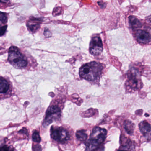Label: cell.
<instances>
[{
  "mask_svg": "<svg viewBox=\"0 0 151 151\" xmlns=\"http://www.w3.org/2000/svg\"><path fill=\"white\" fill-rule=\"evenodd\" d=\"M0 151H14L13 148L8 145L0 146Z\"/></svg>",
  "mask_w": 151,
  "mask_h": 151,
  "instance_id": "cell-17",
  "label": "cell"
},
{
  "mask_svg": "<svg viewBox=\"0 0 151 151\" xmlns=\"http://www.w3.org/2000/svg\"><path fill=\"white\" fill-rule=\"evenodd\" d=\"M19 133H21L22 134H24L26 135L27 136L28 135V132H27V129L25 128H23L22 129L20 130L19 131Z\"/></svg>",
  "mask_w": 151,
  "mask_h": 151,
  "instance_id": "cell-21",
  "label": "cell"
},
{
  "mask_svg": "<svg viewBox=\"0 0 151 151\" xmlns=\"http://www.w3.org/2000/svg\"><path fill=\"white\" fill-rule=\"evenodd\" d=\"M7 25L0 27V36H2L5 34L6 30H7Z\"/></svg>",
  "mask_w": 151,
  "mask_h": 151,
  "instance_id": "cell-18",
  "label": "cell"
},
{
  "mask_svg": "<svg viewBox=\"0 0 151 151\" xmlns=\"http://www.w3.org/2000/svg\"><path fill=\"white\" fill-rule=\"evenodd\" d=\"M129 22L133 29H137V28H141L142 27V23L135 17L132 16H130L129 17Z\"/></svg>",
  "mask_w": 151,
  "mask_h": 151,
  "instance_id": "cell-11",
  "label": "cell"
},
{
  "mask_svg": "<svg viewBox=\"0 0 151 151\" xmlns=\"http://www.w3.org/2000/svg\"><path fill=\"white\" fill-rule=\"evenodd\" d=\"M103 45L101 39L98 37L92 38L90 45V51L92 55H98L102 53Z\"/></svg>",
  "mask_w": 151,
  "mask_h": 151,
  "instance_id": "cell-7",
  "label": "cell"
},
{
  "mask_svg": "<svg viewBox=\"0 0 151 151\" xmlns=\"http://www.w3.org/2000/svg\"><path fill=\"white\" fill-rule=\"evenodd\" d=\"M76 137L77 139L81 142H84L87 140V135L84 130H79L76 133Z\"/></svg>",
  "mask_w": 151,
  "mask_h": 151,
  "instance_id": "cell-14",
  "label": "cell"
},
{
  "mask_svg": "<svg viewBox=\"0 0 151 151\" xmlns=\"http://www.w3.org/2000/svg\"><path fill=\"white\" fill-rule=\"evenodd\" d=\"M32 139L33 141L35 142L40 143L41 142V137L38 131L36 130L34 131L32 135Z\"/></svg>",
  "mask_w": 151,
  "mask_h": 151,
  "instance_id": "cell-15",
  "label": "cell"
},
{
  "mask_svg": "<svg viewBox=\"0 0 151 151\" xmlns=\"http://www.w3.org/2000/svg\"><path fill=\"white\" fill-rule=\"evenodd\" d=\"M41 147L40 145H36L33 147V151H41Z\"/></svg>",
  "mask_w": 151,
  "mask_h": 151,
  "instance_id": "cell-20",
  "label": "cell"
},
{
  "mask_svg": "<svg viewBox=\"0 0 151 151\" xmlns=\"http://www.w3.org/2000/svg\"><path fill=\"white\" fill-rule=\"evenodd\" d=\"M129 84L130 88L137 90L141 85V80L139 73L134 69L130 70L128 74Z\"/></svg>",
  "mask_w": 151,
  "mask_h": 151,
  "instance_id": "cell-6",
  "label": "cell"
},
{
  "mask_svg": "<svg viewBox=\"0 0 151 151\" xmlns=\"http://www.w3.org/2000/svg\"><path fill=\"white\" fill-rule=\"evenodd\" d=\"M107 131L99 127L94 128L90 135V138L86 142V150L92 151L95 150L103 143L106 138Z\"/></svg>",
  "mask_w": 151,
  "mask_h": 151,
  "instance_id": "cell-2",
  "label": "cell"
},
{
  "mask_svg": "<svg viewBox=\"0 0 151 151\" xmlns=\"http://www.w3.org/2000/svg\"><path fill=\"white\" fill-rule=\"evenodd\" d=\"M8 60L12 65L18 69L24 68L27 64L26 58L20 53L19 49L14 46L9 49Z\"/></svg>",
  "mask_w": 151,
  "mask_h": 151,
  "instance_id": "cell-3",
  "label": "cell"
},
{
  "mask_svg": "<svg viewBox=\"0 0 151 151\" xmlns=\"http://www.w3.org/2000/svg\"><path fill=\"white\" fill-rule=\"evenodd\" d=\"M44 35L47 38L51 37V33L50 31L48 29H45L44 30Z\"/></svg>",
  "mask_w": 151,
  "mask_h": 151,
  "instance_id": "cell-19",
  "label": "cell"
},
{
  "mask_svg": "<svg viewBox=\"0 0 151 151\" xmlns=\"http://www.w3.org/2000/svg\"><path fill=\"white\" fill-rule=\"evenodd\" d=\"M60 115L61 111L59 107L56 106H52L49 107L43 122V126H48L53 122L59 119L60 118Z\"/></svg>",
  "mask_w": 151,
  "mask_h": 151,
  "instance_id": "cell-5",
  "label": "cell"
},
{
  "mask_svg": "<svg viewBox=\"0 0 151 151\" xmlns=\"http://www.w3.org/2000/svg\"><path fill=\"white\" fill-rule=\"evenodd\" d=\"M123 151V150H120V151Z\"/></svg>",
  "mask_w": 151,
  "mask_h": 151,
  "instance_id": "cell-24",
  "label": "cell"
},
{
  "mask_svg": "<svg viewBox=\"0 0 151 151\" xmlns=\"http://www.w3.org/2000/svg\"><path fill=\"white\" fill-rule=\"evenodd\" d=\"M8 15L7 13L0 12V22L3 24H5L8 21Z\"/></svg>",
  "mask_w": 151,
  "mask_h": 151,
  "instance_id": "cell-16",
  "label": "cell"
},
{
  "mask_svg": "<svg viewBox=\"0 0 151 151\" xmlns=\"http://www.w3.org/2000/svg\"><path fill=\"white\" fill-rule=\"evenodd\" d=\"M136 36L137 41L140 43L146 44L150 41V35L146 31L138 30L136 34Z\"/></svg>",
  "mask_w": 151,
  "mask_h": 151,
  "instance_id": "cell-9",
  "label": "cell"
},
{
  "mask_svg": "<svg viewBox=\"0 0 151 151\" xmlns=\"http://www.w3.org/2000/svg\"><path fill=\"white\" fill-rule=\"evenodd\" d=\"M42 19L40 18L33 17L30 19L27 22L26 25L29 32L35 33L40 28Z\"/></svg>",
  "mask_w": 151,
  "mask_h": 151,
  "instance_id": "cell-8",
  "label": "cell"
},
{
  "mask_svg": "<svg viewBox=\"0 0 151 151\" xmlns=\"http://www.w3.org/2000/svg\"><path fill=\"white\" fill-rule=\"evenodd\" d=\"M9 2V0H0V3H7Z\"/></svg>",
  "mask_w": 151,
  "mask_h": 151,
  "instance_id": "cell-23",
  "label": "cell"
},
{
  "mask_svg": "<svg viewBox=\"0 0 151 151\" xmlns=\"http://www.w3.org/2000/svg\"><path fill=\"white\" fill-rule=\"evenodd\" d=\"M98 5H99V6H101L102 8L105 7V4L104 3L102 2H98Z\"/></svg>",
  "mask_w": 151,
  "mask_h": 151,
  "instance_id": "cell-22",
  "label": "cell"
},
{
  "mask_svg": "<svg viewBox=\"0 0 151 151\" xmlns=\"http://www.w3.org/2000/svg\"><path fill=\"white\" fill-rule=\"evenodd\" d=\"M124 128L129 134L132 135L134 130V124L129 121H126L124 122Z\"/></svg>",
  "mask_w": 151,
  "mask_h": 151,
  "instance_id": "cell-13",
  "label": "cell"
},
{
  "mask_svg": "<svg viewBox=\"0 0 151 151\" xmlns=\"http://www.w3.org/2000/svg\"><path fill=\"white\" fill-rule=\"evenodd\" d=\"M139 129L141 133L148 139H150L151 126L148 122L144 121L139 124Z\"/></svg>",
  "mask_w": 151,
  "mask_h": 151,
  "instance_id": "cell-10",
  "label": "cell"
},
{
  "mask_svg": "<svg viewBox=\"0 0 151 151\" xmlns=\"http://www.w3.org/2000/svg\"><path fill=\"white\" fill-rule=\"evenodd\" d=\"M9 88L8 82L2 78H0V94L7 92Z\"/></svg>",
  "mask_w": 151,
  "mask_h": 151,
  "instance_id": "cell-12",
  "label": "cell"
},
{
  "mask_svg": "<svg viewBox=\"0 0 151 151\" xmlns=\"http://www.w3.org/2000/svg\"><path fill=\"white\" fill-rule=\"evenodd\" d=\"M103 66L101 64L95 62L86 64L80 69L79 74L82 78L89 81L98 79L102 74Z\"/></svg>",
  "mask_w": 151,
  "mask_h": 151,
  "instance_id": "cell-1",
  "label": "cell"
},
{
  "mask_svg": "<svg viewBox=\"0 0 151 151\" xmlns=\"http://www.w3.org/2000/svg\"><path fill=\"white\" fill-rule=\"evenodd\" d=\"M51 136L53 140L61 143L65 142L70 137L66 129L61 127L53 126L51 129Z\"/></svg>",
  "mask_w": 151,
  "mask_h": 151,
  "instance_id": "cell-4",
  "label": "cell"
}]
</instances>
